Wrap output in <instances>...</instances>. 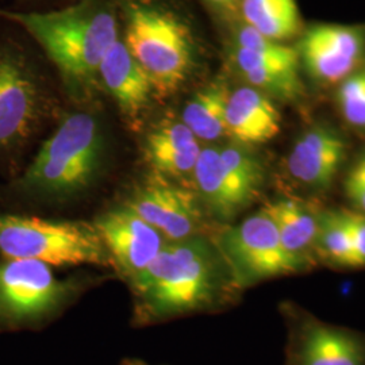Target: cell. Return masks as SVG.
<instances>
[{
	"mask_svg": "<svg viewBox=\"0 0 365 365\" xmlns=\"http://www.w3.org/2000/svg\"><path fill=\"white\" fill-rule=\"evenodd\" d=\"M0 18L25 30L78 95L96 84L101 63L119 38L115 13L103 0H83L46 13L0 10Z\"/></svg>",
	"mask_w": 365,
	"mask_h": 365,
	"instance_id": "obj_1",
	"label": "cell"
},
{
	"mask_svg": "<svg viewBox=\"0 0 365 365\" xmlns=\"http://www.w3.org/2000/svg\"><path fill=\"white\" fill-rule=\"evenodd\" d=\"M130 283L137 317L152 322L206 307L220 280L211 249L195 235L168 242Z\"/></svg>",
	"mask_w": 365,
	"mask_h": 365,
	"instance_id": "obj_2",
	"label": "cell"
},
{
	"mask_svg": "<svg viewBox=\"0 0 365 365\" xmlns=\"http://www.w3.org/2000/svg\"><path fill=\"white\" fill-rule=\"evenodd\" d=\"M105 135L98 119L73 113L39 148L24 173L11 184L30 199H66L86 191L103 164Z\"/></svg>",
	"mask_w": 365,
	"mask_h": 365,
	"instance_id": "obj_3",
	"label": "cell"
},
{
	"mask_svg": "<svg viewBox=\"0 0 365 365\" xmlns=\"http://www.w3.org/2000/svg\"><path fill=\"white\" fill-rule=\"evenodd\" d=\"M125 45L143 66L155 95L168 96L190 78L195 45L190 27L170 9L146 0H125Z\"/></svg>",
	"mask_w": 365,
	"mask_h": 365,
	"instance_id": "obj_4",
	"label": "cell"
},
{
	"mask_svg": "<svg viewBox=\"0 0 365 365\" xmlns=\"http://www.w3.org/2000/svg\"><path fill=\"white\" fill-rule=\"evenodd\" d=\"M0 256L43 261L52 267H114L93 223L9 212H0Z\"/></svg>",
	"mask_w": 365,
	"mask_h": 365,
	"instance_id": "obj_5",
	"label": "cell"
},
{
	"mask_svg": "<svg viewBox=\"0 0 365 365\" xmlns=\"http://www.w3.org/2000/svg\"><path fill=\"white\" fill-rule=\"evenodd\" d=\"M51 111L38 68L13 39L0 41V163H10L33 141Z\"/></svg>",
	"mask_w": 365,
	"mask_h": 365,
	"instance_id": "obj_6",
	"label": "cell"
},
{
	"mask_svg": "<svg viewBox=\"0 0 365 365\" xmlns=\"http://www.w3.org/2000/svg\"><path fill=\"white\" fill-rule=\"evenodd\" d=\"M80 282L58 279L52 265L0 256V329L37 327L69 304Z\"/></svg>",
	"mask_w": 365,
	"mask_h": 365,
	"instance_id": "obj_7",
	"label": "cell"
},
{
	"mask_svg": "<svg viewBox=\"0 0 365 365\" xmlns=\"http://www.w3.org/2000/svg\"><path fill=\"white\" fill-rule=\"evenodd\" d=\"M192 180L211 211L221 220H230L257 199L264 170L241 146H207L196 161Z\"/></svg>",
	"mask_w": 365,
	"mask_h": 365,
	"instance_id": "obj_8",
	"label": "cell"
},
{
	"mask_svg": "<svg viewBox=\"0 0 365 365\" xmlns=\"http://www.w3.org/2000/svg\"><path fill=\"white\" fill-rule=\"evenodd\" d=\"M221 242L241 284L294 274L303 269L307 262L306 257L288 252L265 209L229 229Z\"/></svg>",
	"mask_w": 365,
	"mask_h": 365,
	"instance_id": "obj_9",
	"label": "cell"
},
{
	"mask_svg": "<svg viewBox=\"0 0 365 365\" xmlns=\"http://www.w3.org/2000/svg\"><path fill=\"white\" fill-rule=\"evenodd\" d=\"M118 272L131 282L167 245L165 237L128 206L103 212L93 222Z\"/></svg>",
	"mask_w": 365,
	"mask_h": 365,
	"instance_id": "obj_10",
	"label": "cell"
},
{
	"mask_svg": "<svg viewBox=\"0 0 365 365\" xmlns=\"http://www.w3.org/2000/svg\"><path fill=\"white\" fill-rule=\"evenodd\" d=\"M126 206L170 242L195 237L199 227L200 211L194 194L155 173L134 191Z\"/></svg>",
	"mask_w": 365,
	"mask_h": 365,
	"instance_id": "obj_11",
	"label": "cell"
},
{
	"mask_svg": "<svg viewBox=\"0 0 365 365\" xmlns=\"http://www.w3.org/2000/svg\"><path fill=\"white\" fill-rule=\"evenodd\" d=\"M364 43V33L357 27L319 25L307 30L298 52L314 78L337 83L352 73L363 56Z\"/></svg>",
	"mask_w": 365,
	"mask_h": 365,
	"instance_id": "obj_12",
	"label": "cell"
},
{
	"mask_svg": "<svg viewBox=\"0 0 365 365\" xmlns=\"http://www.w3.org/2000/svg\"><path fill=\"white\" fill-rule=\"evenodd\" d=\"M346 157V143L337 131L317 126L300 135L287 160L291 176L314 188L327 190Z\"/></svg>",
	"mask_w": 365,
	"mask_h": 365,
	"instance_id": "obj_13",
	"label": "cell"
},
{
	"mask_svg": "<svg viewBox=\"0 0 365 365\" xmlns=\"http://www.w3.org/2000/svg\"><path fill=\"white\" fill-rule=\"evenodd\" d=\"M99 78L122 115L137 125L155 91L143 66L135 61L122 39L118 38L106 53L99 66Z\"/></svg>",
	"mask_w": 365,
	"mask_h": 365,
	"instance_id": "obj_14",
	"label": "cell"
},
{
	"mask_svg": "<svg viewBox=\"0 0 365 365\" xmlns=\"http://www.w3.org/2000/svg\"><path fill=\"white\" fill-rule=\"evenodd\" d=\"M202 152L199 140L182 120H163L145 140V157L157 176L170 182L192 179Z\"/></svg>",
	"mask_w": 365,
	"mask_h": 365,
	"instance_id": "obj_15",
	"label": "cell"
},
{
	"mask_svg": "<svg viewBox=\"0 0 365 365\" xmlns=\"http://www.w3.org/2000/svg\"><path fill=\"white\" fill-rule=\"evenodd\" d=\"M292 365H365V339L319 322L300 327L291 351Z\"/></svg>",
	"mask_w": 365,
	"mask_h": 365,
	"instance_id": "obj_16",
	"label": "cell"
},
{
	"mask_svg": "<svg viewBox=\"0 0 365 365\" xmlns=\"http://www.w3.org/2000/svg\"><path fill=\"white\" fill-rule=\"evenodd\" d=\"M282 117L274 102L253 87L229 93L226 103V133L244 145L265 144L280 133Z\"/></svg>",
	"mask_w": 365,
	"mask_h": 365,
	"instance_id": "obj_17",
	"label": "cell"
},
{
	"mask_svg": "<svg viewBox=\"0 0 365 365\" xmlns=\"http://www.w3.org/2000/svg\"><path fill=\"white\" fill-rule=\"evenodd\" d=\"M264 209L274 222L288 252L304 257V252L315 244L318 217L303 203L287 197L277 199Z\"/></svg>",
	"mask_w": 365,
	"mask_h": 365,
	"instance_id": "obj_18",
	"label": "cell"
},
{
	"mask_svg": "<svg viewBox=\"0 0 365 365\" xmlns=\"http://www.w3.org/2000/svg\"><path fill=\"white\" fill-rule=\"evenodd\" d=\"M241 13L248 26L267 38L284 41L300 30V14L295 0H241Z\"/></svg>",
	"mask_w": 365,
	"mask_h": 365,
	"instance_id": "obj_19",
	"label": "cell"
},
{
	"mask_svg": "<svg viewBox=\"0 0 365 365\" xmlns=\"http://www.w3.org/2000/svg\"><path fill=\"white\" fill-rule=\"evenodd\" d=\"M229 93L220 84H211L184 106L182 122L197 140L215 141L226 133V103Z\"/></svg>",
	"mask_w": 365,
	"mask_h": 365,
	"instance_id": "obj_20",
	"label": "cell"
},
{
	"mask_svg": "<svg viewBox=\"0 0 365 365\" xmlns=\"http://www.w3.org/2000/svg\"><path fill=\"white\" fill-rule=\"evenodd\" d=\"M327 261L341 267H356L351 235L342 212H325L318 217L315 244Z\"/></svg>",
	"mask_w": 365,
	"mask_h": 365,
	"instance_id": "obj_21",
	"label": "cell"
},
{
	"mask_svg": "<svg viewBox=\"0 0 365 365\" xmlns=\"http://www.w3.org/2000/svg\"><path fill=\"white\" fill-rule=\"evenodd\" d=\"M253 88L267 96H276L283 101H297L303 95V83L299 76V64L272 66L267 69L244 73Z\"/></svg>",
	"mask_w": 365,
	"mask_h": 365,
	"instance_id": "obj_22",
	"label": "cell"
},
{
	"mask_svg": "<svg viewBox=\"0 0 365 365\" xmlns=\"http://www.w3.org/2000/svg\"><path fill=\"white\" fill-rule=\"evenodd\" d=\"M337 102L344 118L357 128H365V71L341 81Z\"/></svg>",
	"mask_w": 365,
	"mask_h": 365,
	"instance_id": "obj_23",
	"label": "cell"
},
{
	"mask_svg": "<svg viewBox=\"0 0 365 365\" xmlns=\"http://www.w3.org/2000/svg\"><path fill=\"white\" fill-rule=\"evenodd\" d=\"M346 229L351 235L356 267L365 265V214L341 211Z\"/></svg>",
	"mask_w": 365,
	"mask_h": 365,
	"instance_id": "obj_24",
	"label": "cell"
},
{
	"mask_svg": "<svg viewBox=\"0 0 365 365\" xmlns=\"http://www.w3.org/2000/svg\"><path fill=\"white\" fill-rule=\"evenodd\" d=\"M345 192L365 214V153L349 170L345 180Z\"/></svg>",
	"mask_w": 365,
	"mask_h": 365,
	"instance_id": "obj_25",
	"label": "cell"
},
{
	"mask_svg": "<svg viewBox=\"0 0 365 365\" xmlns=\"http://www.w3.org/2000/svg\"><path fill=\"white\" fill-rule=\"evenodd\" d=\"M210 3L221 7H233L237 1L240 0H209Z\"/></svg>",
	"mask_w": 365,
	"mask_h": 365,
	"instance_id": "obj_26",
	"label": "cell"
}]
</instances>
